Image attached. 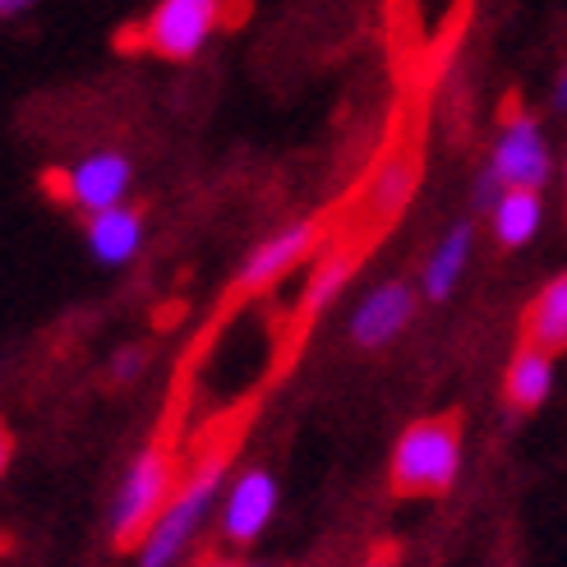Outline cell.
<instances>
[{
    "instance_id": "obj_1",
    "label": "cell",
    "mask_w": 567,
    "mask_h": 567,
    "mask_svg": "<svg viewBox=\"0 0 567 567\" xmlns=\"http://www.w3.org/2000/svg\"><path fill=\"white\" fill-rule=\"evenodd\" d=\"M462 471V424L452 415L420 420L392 447V485L402 494H443Z\"/></svg>"
},
{
    "instance_id": "obj_2",
    "label": "cell",
    "mask_w": 567,
    "mask_h": 567,
    "mask_svg": "<svg viewBox=\"0 0 567 567\" xmlns=\"http://www.w3.org/2000/svg\"><path fill=\"white\" fill-rule=\"evenodd\" d=\"M221 485H226V457L217 452V457H208L204 466H198L185 485L172 494V503L162 507V517L148 530V540L138 545V567H172L185 554V545L194 540L198 522L208 517V507H213Z\"/></svg>"
},
{
    "instance_id": "obj_3",
    "label": "cell",
    "mask_w": 567,
    "mask_h": 567,
    "mask_svg": "<svg viewBox=\"0 0 567 567\" xmlns=\"http://www.w3.org/2000/svg\"><path fill=\"white\" fill-rule=\"evenodd\" d=\"M172 480H176V466H172V452L166 447H144L134 457V466L125 471L121 489H116V503H111V540L121 549L134 540L138 545L148 540L162 507L172 503Z\"/></svg>"
},
{
    "instance_id": "obj_4",
    "label": "cell",
    "mask_w": 567,
    "mask_h": 567,
    "mask_svg": "<svg viewBox=\"0 0 567 567\" xmlns=\"http://www.w3.org/2000/svg\"><path fill=\"white\" fill-rule=\"evenodd\" d=\"M221 19V0H157L148 14V51L162 61H194Z\"/></svg>"
},
{
    "instance_id": "obj_5",
    "label": "cell",
    "mask_w": 567,
    "mask_h": 567,
    "mask_svg": "<svg viewBox=\"0 0 567 567\" xmlns=\"http://www.w3.org/2000/svg\"><path fill=\"white\" fill-rule=\"evenodd\" d=\"M489 172L503 181V189H535V194H540L545 181H549V172H554L549 144H545L540 125L526 121V116L507 121V130L498 134V144H494Z\"/></svg>"
},
{
    "instance_id": "obj_6",
    "label": "cell",
    "mask_w": 567,
    "mask_h": 567,
    "mask_svg": "<svg viewBox=\"0 0 567 567\" xmlns=\"http://www.w3.org/2000/svg\"><path fill=\"white\" fill-rule=\"evenodd\" d=\"M319 245V221L309 217V221H291V226H281V231H272L268 240H259L249 249V259L236 277V291H268L277 277H287L291 268H300V259L309 249Z\"/></svg>"
},
{
    "instance_id": "obj_7",
    "label": "cell",
    "mask_w": 567,
    "mask_h": 567,
    "mask_svg": "<svg viewBox=\"0 0 567 567\" xmlns=\"http://www.w3.org/2000/svg\"><path fill=\"white\" fill-rule=\"evenodd\" d=\"M411 315H415V291L406 287V281H383V287H374L355 305L351 342L360 351H383L388 342H396V337L406 332Z\"/></svg>"
},
{
    "instance_id": "obj_8",
    "label": "cell",
    "mask_w": 567,
    "mask_h": 567,
    "mask_svg": "<svg viewBox=\"0 0 567 567\" xmlns=\"http://www.w3.org/2000/svg\"><path fill=\"white\" fill-rule=\"evenodd\" d=\"M277 513V480L268 471H240L221 498V530L231 545H249L259 540V530L272 522Z\"/></svg>"
},
{
    "instance_id": "obj_9",
    "label": "cell",
    "mask_w": 567,
    "mask_h": 567,
    "mask_svg": "<svg viewBox=\"0 0 567 567\" xmlns=\"http://www.w3.org/2000/svg\"><path fill=\"white\" fill-rule=\"evenodd\" d=\"M130 181H134L130 157H121V153H93V157H83L74 172L65 176V198L83 217H97V213H111V208L125 204Z\"/></svg>"
},
{
    "instance_id": "obj_10",
    "label": "cell",
    "mask_w": 567,
    "mask_h": 567,
    "mask_svg": "<svg viewBox=\"0 0 567 567\" xmlns=\"http://www.w3.org/2000/svg\"><path fill=\"white\" fill-rule=\"evenodd\" d=\"M83 240H89V254L102 268H121V264L134 259L138 249H144V217H138L130 204L111 208V213H97V217H89Z\"/></svg>"
},
{
    "instance_id": "obj_11",
    "label": "cell",
    "mask_w": 567,
    "mask_h": 567,
    "mask_svg": "<svg viewBox=\"0 0 567 567\" xmlns=\"http://www.w3.org/2000/svg\"><path fill=\"white\" fill-rule=\"evenodd\" d=\"M471 249H475V231H471L466 221H457V226H452V231L434 245L430 264L420 268V291H424V300L443 305L452 291H457V281H462V272H466V264H471Z\"/></svg>"
},
{
    "instance_id": "obj_12",
    "label": "cell",
    "mask_w": 567,
    "mask_h": 567,
    "mask_svg": "<svg viewBox=\"0 0 567 567\" xmlns=\"http://www.w3.org/2000/svg\"><path fill=\"white\" fill-rule=\"evenodd\" d=\"M522 337H526V347H540L549 355L567 351V272L545 281V291L530 300L522 319Z\"/></svg>"
},
{
    "instance_id": "obj_13",
    "label": "cell",
    "mask_w": 567,
    "mask_h": 567,
    "mask_svg": "<svg viewBox=\"0 0 567 567\" xmlns=\"http://www.w3.org/2000/svg\"><path fill=\"white\" fill-rule=\"evenodd\" d=\"M503 392H507V402H513L517 411L545 406L549 392H554V355L540 351V347H522V351L513 355V364H507Z\"/></svg>"
},
{
    "instance_id": "obj_14",
    "label": "cell",
    "mask_w": 567,
    "mask_h": 567,
    "mask_svg": "<svg viewBox=\"0 0 567 567\" xmlns=\"http://www.w3.org/2000/svg\"><path fill=\"white\" fill-rule=\"evenodd\" d=\"M540 217H545V204L535 189H503V198L489 213V226H494V240L503 249H522L535 240L540 231Z\"/></svg>"
},
{
    "instance_id": "obj_15",
    "label": "cell",
    "mask_w": 567,
    "mask_h": 567,
    "mask_svg": "<svg viewBox=\"0 0 567 567\" xmlns=\"http://www.w3.org/2000/svg\"><path fill=\"white\" fill-rule=\"evenodd\" d=\"M415 185H420V162L411 153H392L374 172L370 189H364V208L374 217H396L406 208V198L415 194Z\"/></svg>"
},
{
    "instance_id": "obj_16",
    "label": "cell",
    "mask_w": 567,
    "mask_h": 567,
    "mask_svg": "<svg viewBox=\"0 0 567 567\" xmlns=\"http://www.w3.org/2000/svg\"><path fill=\"white\" fill-rule=\"evenodd\" d=\"M351 254H332V259H323L315 272H309L305 281V296H300V319H319L328 305H337V296L347 291L351 281Z\"/></svg>"
},
{
    "instance_id": "obj_17",
    "label": "cell",
    "mask_w": 567,
    "mask_h": 567,
    "mask_svg": "<svg viewBox=\"0 0 567 567\" xmlns=\"http://www.w3.org/2000/svg\"><path fill=\"white\" fill-rule=\"evenodd\" d=\"M498 198H503V181L489 172V166H485V172H480L475 176V189H471V204L480 208V213H494V204H498Z\"/></svg>"
},
{
    "instance_id": "obj_18",
    "label": "cell",
    "mask_w": 567,
    "mask_h": 567,
    "mask_svg": "<svg viewBox=\"0 0 567 567\" xmlns=\"http://www.w3.org/2000/svg\"><path fill=\"white\" fill-rule=\"evenodd\" d=\"M138 370H144V351H134V347L111 360V379H116V383H134Z\"/></svg>"
},
{
    "instance_id": "obj_19",
    "label": "cell",
    "mask_w": 567,
    "mask_h": 567,
    "mask_svg": "<svg viewBox=\"0 0 567 567\" xmlns=\"http://www.w3.org/2000/svg\"><path fill=\"white\" fill-rule=\"evenodd\" d=\"M33 6H38V0H0V14H6V19H19V14H28Z\"/></svg>"
},
{
    "instance_id": "obj_20",
    "label": "cell",
    "mask_w": 567,
    "mask_h": 567,
    "mask_svg": "<svg viewBox=\"0 0 567 567\" xmlns=\"http://www.w3.org/2000/svg\"><path fill=\"white\" fill-rule=\"evenodd\" d=\"M554 106H558L563 116H567V70L558 74V89H554Z\"/></svg>"
},
{
    "instance_id": "obj_21",
    "label": "cell",
    "mask_w": 567,
    "mask_h": 567,
    "mask_svg": "<svg viewBox=\"0 0 567 567\" xmlns=\"http://www.w3.org/2000/svg\"><path fill=\"white\" fill-rule=\"evenodd\" d=\"M364 567H392L388 558H370V563H364Z\"/></svg>"
},
{
    "instance_id": "obj_22",
    "label": "cell",
    "mask_w": 567,
    "mask_h": 567,
    "mask_svg": "<svg viewBox=\"0 0 567 567\" xmlns=\"http://www.w3.org/2000/svg\"><path fill=\"white\" fill-rule=\"evenodd\" d=\"M208 567H231V563H217V558H213V563H208Z\"/></svg>"
},
{
    "instance_id": "obj_23",
    "label": "cell",
    "mask_w": 567,
    "mask_h": 567,
    "mask_svg": "<svg viewBox=\"0 0 567 567\" xmlns=\"http://www.w3.org/2000/svg\"><path fill=\"white\" fill-rule=\"evenodd\" d=\"M563 176H567V172H563Z\"/></svg>"
}]
</instances>
